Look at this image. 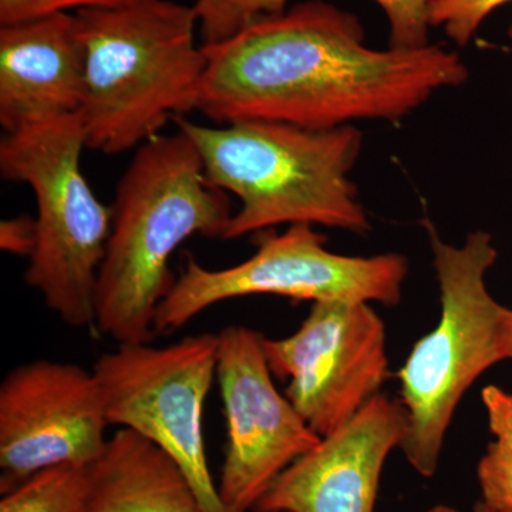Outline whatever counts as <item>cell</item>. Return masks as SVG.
Wrapping results in <instances>:
<instances>
[{"instance_id": "obj_1", "label": "cell", "mask_w": 512, "mask_h": 512, "mask_svg": "<svg viewBox=\"0 0 512 512\" xmlns=\"http://www.w3.org/2000/svg\"><path fill=\"white\" fill-rule=\"evenodd\" d=\"M202 47L207 67L195 110L217 124L329 130L356 120L396 121L468 79L460 56L440 46L370 49L362 22L322 0L264 16Z\"/></svg>"}, {"instance_id": "obj_2", "label": "cell", "mask_w": 512, "mask_h": 512, "mask_svg": "<svg viewBox=\"0 0 512 512\" xmlns=\"http://www.w3.org/2000/svg\"><path fill=\"white\" fill-rule=\"evenodd\" d=\"M111 208L93 328L119 345L151 343L158 306L175 282L171 256L194 235L221 239L231 202L208 184L197 148L177 130L137 148Z\"/></svg>"}, {"instance_id": "obj_3", "label": "cell", "mask_w": 512, "mask_h": 512, "mask_svg": "<svg viewBox=\"0 0 512 512\" xmlns=\"http://www.w3.org/2000/svg\"><path fill=\"white\" fill-rule=\"evenodd\" d=\"M200 154L208 184L241 201L221 239L282 224L367 234L372 229L350 181L363 136L356 127L308 130L275 121L202 126L174 117Z\"/></svg>"}, {"instance_id": "obj_4", "label": "cell", "mask_w": 512, "mask_h": 512, "mask_svg": "<svg viewBox=\"0 0 512 512\" xmlns=\"http://www.w3.org/2000/svg\"><path fill=\"white\" fill-rule=\"evenodd\" d=\"M86 50L82 117L86 146L121 154L195 110L207 56L195 42L194 6L140 0L76 12Z\"/></svg>"}, {"instance_id": "obj_5", "label": "cell", "mask_w": 512, "mask_h": 512, "mask_svg": "<svg viewBox=\"0 0 512 512\" xmlns=\"http://www.w3.org/2000/svg\"><path fill=\"white\" fill-rule=\"evenodd\" d=\"M427 231L439 282L440 320L417 340L397 379L409 414L400 450L414 471L430 478L439 468L458 403L485 370L504 360L507 308L485 284L498 255L488 232H473L456 247L444 242L433 225L427 224Z\"/></svg>"}, {"instance_id": "obj_6", "label": "cell", "mask_w": 512, "mask_h": 512, "mask_svg": "<svg viewBox=\"0 0 512 512\" xmlns=\"http://www.w3.org/2000/svg\"><path fill=\"white\" fill-rule=\"evenodd\" d=\"M86 146L80 113L5 134L3 180L28 184L36 200V247L25 282L47 308L73 328L94 326L97 275L106 252L113 208L83 175Z\"/></svg>"}, {"instance_id": "obj_7", "label": "cell", "mask_w": 512, "mask_h": 512, "mask_svg": "<svg viewBox=\"0 0 512 512\" xmlns=\"http://www.w3.org/2000/svg\"><path fill=\"white\" fill-rule=\"evenodd\" d=\"M309 224L265 232L255 254L241 264L208 269L187 256L183 274L158 306L154 330L168 335L217 303L251 295L296 301H349L396 306L409 264L403 255L348 256L329 251Z\"/></svg>"}, {"instance_id": "obj_8", "label": "cell", "mask_w": 512, "mask_h": 512, "mask_svg": "<svg viewBox=\"0 0 512 512\" xmlns=\"http://www.w3.org/2000/svg\"><path fill=\"white\" fill-rule=\"evenodd\" d=\"M217 355V333H201L164 348L119 345L92 370L110 424L136 431L163 450L187 477L204 512H252L224 504L208 466L204 409L217 379Z\"/></svg>"}, {"instance_id": "obj_9", "label": "cell", "mask_w": 512, "mask_h": 512, "mask_svg": "<svg viewBox=\"0 0 512 512\" xmlns=\"http://www.w3.org/2000/svg\"><path fill=\"white\" fill-rule=\"evenodd\" d=\"M272 375L319 437L352 420L389 377L386 328L367 302H313L288 338L264 339Z\"/></svg>"}, {"instance_id": "obj_10", "label": "cell", "mask_w": 512, "mask_h": 512, "mask_svg": "<svg viewBox=\"0 0 512 512\" xmlns=\"http://www.w3.org/2000/svg\"><path fill=\"white\" fill-rule=\"evenodd\" d=\"M217 335V380L227 420L218 491L232 510L254 512L276 478L322 437L276 389L261 333L235 325Z\"/></svg>"}, {"instance_id": "obj_11", "label": "cell", "mask_w": 512, "mask_h": 512, "mask_svg": "<svg viewBox=\"0 0 512 512\" xmlns=\"http://www.w3.org/2000/svg\"><path fill=\"white\" fill-rule=\"evenodd\" d=\"M109 426L93 370L47 359L13 367L0 383L2 494L47 468L90 466Z\"/></svg>"}, {"instance_id": "obj_12", "label": "cell", "mask_w": 512, "mask_h": 512, "mask_svg": "<svg viewBox=\"0 0 512 512\" xmlns=\"http://www.w3.org/2000/svg\"><path fill=\"white\" fill-rule=\"evenodd\" d=\"M409 414L377 394L359 413L281 474L254 512H376L387 457L402 446Z\"/></svg>"}, {"instance_id": "obj_13", "label": "cell", "mask_w": 512, "mask_h": 512, "mask_svg": "<svg viewBox=\"0 0 512 512\" xmlns=\"http://www.w3.org/2000/svg\"><path fill=\"white\" fill-rule=\"evenodd\" d=\"M86 50L76 13L0 28V126L5 134L79 113Z\"/></svg>"}, {"instance_id": "obj_14", "label": "cell", "mask_w": 512, "mask_h": 512, "mask_svg": "<svg viewBox=\"0 0 512 512\" xmlns=\"http://www.w3.org/2000/svg\"><path fill=\"white\" fill-rule=\"evenodd\" d=\"M87 473L84 512H204L180 467L136 431L109 437Z\"/></svg>"}, {"instance_id": "obj_15", "label": "cell", "mask_w": 512, "mask_h": 512, "mask_svg": "<svg viewBox=\"0 0 512 512\" xmlns=\"http://www.w3.org/2000/svg\"><path fill=\"white\" fill-rule=\"evenodd\" d=\"M87 467L63 464L40 471L3 494L0 512H84Z\"/></svg>"}, {"instance_id": "obj_16", "label": "cell", "mask_w": 512, "mask_h": 512, "mask_svg": "<svg viewBox=\"0 0 512 512\" xmlns=\"http://www.w3.org/2000/svg\"><path fill=\"white\" fill-rule=\"evenodd\" d=\"M288 0H195L202 46L217 45L264 16L284 12Z\"/></svg>"}, {"instance_id": "obj_17", "label": "cell", "mask_w": 512, "mask_h": 512, "mask_svg": "<svg viewBox=\"0 0 512 512\" xmlns=\"http://www.w3.org/2000/svg\"><path fill=\"white\" fill-rule=\"evenodd\" d=\"M512 0H431L430 25L443 26L458 46H467L485 19Z\"/></svg>"}, {"instance_id": "obj_18", "label": "cell", "mask_w": 512, "mask_h": 512, "mask_svg": "<svg viewBox=\"0 0 512 512\" xmlns=\"http://www.w3.org/2000/svg\"><path fill=\"white\" fill-rule=\"evenodd\" d=\"M390 26L392 49L416 50L429 46L431 0H376Z\"/></svg>"}, {"instance_id": "obj_19", "label": "cell", "mask_w": 512, "mask_h": 512, "mask_svg": "<svg viewBox=\"0 0 512 512\" xmlns=\"http://www.w3.org/2000/svg\"><path fill=\"white\" fill-rule=\"evenodd\" d=\"M483 503L493 512H512V458L495 443L477 466Z\"/></svg>"}, {"instance_id": "obj_20", "label": "cell", "mask_w": 512, "mask_h": 512, "mask_svg": "<svg viewBox=\"0 0 512 512\" xmlns=\"http://www.w3.org/2000/svg\"><path fill=\"white\" fill-rule=\"evenodd\" d=\"M140 0H0V26L16 25L67 10L119 9Z\"/></svg>"}, {"instance_id": "obj_21", "label": "cell", "mask_w": 512, "mask_h": 512, "mask_svg": "<svg viewBox=\"0 0 512 512\" xmlns=\"http://www.w3.org/2000/svg\"><path fill=\"white\" fill-rule=\"evenodd\" d=\"M481 399L494 443L512 458V393L501 387L487 386L481 392Z\"/></svg>"}, {"instance_id": "obj_22", "label": "cell", "mask_w": 512, "mask_h": 512, "mask_svg": "<svg viewBox=\"0 0 512 512\" xmlns=\"http://www.w3.org/2000/svg\"><path fill=\"white\" fill-rule=\"evenodd\" d=\"M36 247L35 218L20 217L3 220L0 224V248L9 254L29 256Z\"/></svg>"}, {"instance_id": "obj_23", "label": "cell", "mask_w": 512, "mask_h": 512, "mask_svg": "<svg viewBox=\"0 0 512 512\" xmlns=\"http://www.w3.org/2000/svg\"><path fill=\"white\" fill-rule=\"evenodd\" d=\"M501 348L504 360L512 359V309L505 311L503 320V335H501Z\"/></svg>"}, {"instance_id": "obj_24", "label": "cell", "mask_w": 512, "mask_h": 512, "mask_svg": "<svg viewBox=\"0 0 512 512\" xmlns=\"http://www.w3.org/2000/svg\"><path fill=\"white\" fill-rule=\"evenodd\" d=\"M426 512H460L456 510V508L450 507V505H434V507H431L430 510H427Z\"/></svg>"}, {"instance_id": "obj_25", "label": "cell", "mask_w": 512, "mask_h": 512, "mask_svg": "<svg viewBox=\"0 0 512 512\" xmlns=\"http://www.w3.org/2000/svg\"><path fill=\"white\" fill-rule=\"evenodd\" d=\"M474 512H493L490 510V508L487 507V505H485L483 503V501H478V503L476 504V507H474Z\"/></svg>"}, {"instance_id": "obj_26", "label": "cell", "mask_w": 512, "mask_h": 512, "mask_svg": "<svg viewBox=\"0 0 512 512\" xmlns=\"http://www.w3.org/2000/svg\"><path fill=\"white\" fill-rule=\"evenodd\" d=\"M508 36H510V37H511V39H512V26H511V28H510V29H508Z\"/></svg>"}]
</instances>
